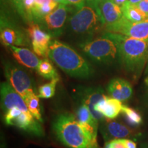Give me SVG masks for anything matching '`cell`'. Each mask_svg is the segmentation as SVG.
<instances>
[{
	"instance_id": "cell-14",
	"label": "cell",
	"mask_w": 148,
	"mask_h": 148,
	"mask_svg": "<svg viewBox=\"0 0 148 148\" xmlns=\"http://www.w3.org/2000/svg\"><path fill=\"white\" fill-rule=\"evenodd\" d=\"M101 133L106 140L112 138L120 139L131 136L132 131L124 125L111 119H106L101 123Z\"/></svg>"
},
{
	"instance_id": "cell-24",
	"label": "cell",
	"mask_w": 148,
	"mask_h": 148,
	"mask_svg": "<svg viewBox=\"0 0 148 148\" xmlns=\"http://www.w3.org/2000/svg\"><path fill=\"white\" fill-rule=\"evenodd\" d=\"M121 114L125 121L131 127H138L142 123V116L140 114L130 107L122 106Z\"/></svg>"
},
{
	"instance_id": "cell-6",
	"label": "cell",
	"mask_w": 148,
	"mask_h": 148,
	"mask_svg": "<svg viewBox=\"0 0 148 148\" xmlns=\"http://www.w3.org/2000/svg\"><path fill=\"white\" fill-rule=\"evenodd\" d=\"M0 37L2 44L9 45L27 46L29 40L27 34L12 18L1 12L0 16Z\"/></svg>"
},
{
	"instance_id": "cell-8",
	"label": "cell",
	"mask_w": 148,
	"mask_h": 148,
	"mask_svg": "<svg viewBox=\"0 0 148 148\" xmlns=\"http://www.w3.org/2000/svg\"><path fill=\"white\" fill-rule=\"evenodd\" d=\"M3 72L8 82L23 99L33 90L30 76L19 66L7 62L4 64Z\"/></svg>"
},
{
	"instance_id": "cell-30",
	"label": "cell",
	"mask_w": 148,
	"mask_h": 148,
	"mask_svg": "<svg viewBox=\"0 0 148 148\" xmlns=\"http://www.w3.org/2000/svg\"><path fill=\"white\" fill-rule=\"evenodd\" d=\"M101 0H86V4L92 7L96 10H99V4Z\"/></svg>"
},
{
	"instance_id": "cell-28",
	"label": "cell",
	"mask_w": 148,
	"mask_h": 148,
	"mask_svg": "<svg viewBox=\"0 0 148 148\" xmlns=\"http://www.w3.org/2000/svg\"><path fill=\"white\" fill-rule=\"evenodd\" d=\"M137 8L148 17V0H142L136 5Z\"/></svg>"
},
{
	"instance_id": "cell-19",
	"label": "cell",
	"mask_w": 148,
	"mask_h": 148,
	"mask_svg": "<svg viewBox=\"0 0 148 148\" xmlns=\"http://www.w3.org/2000/svg\"><path fill=\"white\" fill-rule=\"evenodd\" d=\"M122 106L121 101L106 96L96 104L95 110L102 114L106 119H113L121 113Z\"/></svg>"
},
{
	"instance_id": "cell-33",
	"label": "cell",
	"mask_w": 148,
	"mask_h": 148,
	"mask_svg": "<svg viewBox=\"0 0 148 148\" xmlns=\"http://www.w3.org/2000/svg\"><path fill=\"white\" fill-rule=\"evenodd\" d=\"M146 74L147 76L145 78V89H146V95H147V99H148V71H146Z\"/></svg>"
},
{
	"instance_id": "cell-25",
	"label": "cell",
	"mask_w": 148,
	"mask_h": 148,
	"mask_svg": "<svg viewBox=\"0 0 148 148\" xmlns=\"http://www.w3.org/2000/svg\"><path fill=\"white\" fill-rule=\"evenodd\" d=\"M59 78L51 79L49 82L42 84L38 88V97L42 99H49L53 97L56 92V86Z\"/></svg>"
},
{
	"instance_id": "cell-15",
	"label": "cell",
	"mask_w": 148,
	"mask_h": 148,
	"mask_svg": "<svg viewBox=\"0 0 148 148\" xmlns=\"http://www.w3.org/2000/svg\"><path fill=\"white\" fill-rule=\"evenodd\" d=\"M9 125H14L22 130L37 136H42L44 134V130L40 124L32 115H29L24 112L12 119Z\"/></svg>"
},
{
	"instance_id": "cell-7",
	"label": "cell",
	"mask_w": 148,
	"mask_h": 148,
	"mask_svg": "<svg viewBox=\"0 0 148 148\" xmlns=\"http://www.w3.org/2000/svg\"><path fill=\"white\" fill-rule=\"evenodd\" d=\"M70 10L71 9L68 5L60 3L37 24L52 37L60 36L64 32V27L67 23Z\"/></svg>"
},
{
	"instance_id": "cell-20",
	"label": "cell",
	"mask_w": 148,
	"mask_h": 148,
	"mask_svg": "<svg viewBox=\"0 0 148 148\" xmlns=\"http://www.w3.org/2000/svg\"><path fill=\"white\" fill-rule=\"evenodd\" d=\"M121 8L123 16L131 22L138 23L148 18L147 16L143 13L136 5H133L129 1L121 6Z\"/></svg>"
},
{
	"instance_id": "cell-21",
	"label": "cell",
	"mask_w": 148,
	"mask_h": 148,
	"mask_svg": "<svg viewBox=\"0 0 148 148\" xmlns=\"http://www.w3.org/2000/svg\"><path fill=\"white\" fill-rule=\"evenodd\" d=\"M38 95H36L34 90H31L27 94L24 100L26 103L27 108L32 115L39 122H42V118L40 113V100Z\"/></svg>"
},
{
	"instance_id": "cell-37",
	"label": "cell",
	"mask_w": 148,
	"mask_h": 148,
	"mask_svg": "<svg viewBox=\"0 0 148 148\" xmlns=\"http://www.w3.org/2000/svg\"><path fill=\"white\" fill-rule=\"evenodd\" d=\"M147 69H146V71H148V58H147Z\"/></svg>"
},
{
	"instance_id": "cell-3",
	"label": "cell",
	"mask_w": 148,
	"mask_h": 148,
	"mask_svg": "<svg viewBox=\"0 0 148 148\" xmlns=\"http://www.w3.org/2000/svg\"><path fill=\"white\" fill-rule=\"evenodd\" d=\"M56 137L69 148H99L97 137L89 133L71 113L59 115L53 124Z\"/></svg>"
},
{
	"instance_id": "cell-18",
	"label": "cell",
	"mask_w": 148,
	"mask_h": 148,
	"mask_svg": "<svg viewBox=\"0 0 148 148\" xmlns=\"http://www.w3.org/2000/svg\"><path fill=\"white\" fill-rule=\"evenodd\" d=\"M7 47L9 48L12 56L18 63L29 69H37L40 60L32 51L27 48L20 47L14 45H9Z\"/></svg>"
},
{
	"instance_id": "cell-1",
	"label": "cell",
	"mask_w": 148,
	"mask_h": 148,
	"mask_svg": "<svg viewBox=\"0 0 148 148\" xmlns=\"http://www.w3.org/2000/svg\"><path fill=\"white\" fill-rule=\"evenodd\" d=\"M48 58L70 76L89 78L94 73L91 65L69 45L53 40L49 44Z\"/></svg>"
},
{
	"instance_id": "cell-22",
	"label": "cell",
	"mask_w": 148,
	"mask_h": 148,
	"mask_svg": "<svg viewBox=\"0 0 148 148\" xmlns=\"http://www.w3.org/2000/svg\"><path fill=\"white\" fill-rule=\"evenodd\" d=\"M75 117L81 124L89 125L98 129L99 123L94 119L88 107L85 105L81 104L77 108Z\"/></svg>"
},
{
	"instance_id": "cell-35",
	"label": "cell",
	"mask_w": 148,
	"mask_h": 148,
	"mask_svg": "<svg viewBox=\"0 0 148 148\" xmlns=\"http://www.w3.org/2000/svg\"><path fill=\"white\" fill-rule=\"evenodd\" d=\"M53 1H56V2L59 3H63V4L68 5L66 0H53Z\"/></svg>"
},
{
	"instance_id": "cell-13",
	"label": "cell",
	"mask_w": 148,
	"mask_h": 148,
	"mask_svg": "<svg viewBox=\"0 0 148 148\" xmlns=\"http://www.w3.org/2000/svg\"><path fill=\"white\" fill-rule=\"evenodd\" d=\"M99 10L104 29L117 23L123 18L121 6L116 4L113 0H101Z\"/></svg>"
},
{
	"instance_id": "cell-23",
	"label": "cell",
	"mask_w": 148,
	"mask_h": 148,
	"mask_svg": "<svg viewBox=\"0 0 148 148\" xmlns=\"http://www.w3.org/2000/svg\"><path fill=\"white\" fill-rule=\"evenodd\" d=\"M36 71L40 76L47 79L59 78L58 74L51 62L48 59H43L40 61Z\"/></svg>"
},
{
	"instance_id": "cell-2",
	"label": "cell",
	"mask_w": 148,
	"mask_h": 148,
	"mask_svg": "<svg viewBox=\"0 0 148 148\" xmlns=\"http://www.w3.org/2000/svg\"><path fill=\"white\" fill-rule=\"evenodd\" d=\"M106 33L116 42L119 61L125 69L134 78L139 77L147 62L148 42L116 33Z\"/></svg>"
},
{
	"instance_id": "cell-10",
	"label": "cell",
	"mask_w": 148,
	"mask_h": 148,
	"mask_svg": "<svg viewBox=\"0 0 148 148\" xmlns=\"http://www.w3.org/2000/svg\"><path fill=\"white\" fill-rule=\"evenodd\" d=\"M27 33L30 38L34 52L39 56H48L49 44L52 38L51 35L43 30L38 24L35 23L29 24Z\"/></svg>"
},
{
	"instance_id": "cell-9",
	"label": "cell",
	"mask_w": 148,
	"mask_h": 148,
	"mask_svg": "<svg viewBox=\"0 0 148 148\" xmlns=\"http://www.w3.org/2000/svg\"><path fill=\"white\" fill-rule=\"evenodd\" d=\"M105 31L148 42V18L143 21L134 23L128 21L123 16L117 23L106 27Z\"/></svg>"
},
{
	"instance_id": "cell-12",
	"label": "cell",
	"mask_w": 148,
	"mask_h": 148,
	"mask_svg": "<svg viewBox=\"0 0 148 148\" xmlns=\"http://www.w3.org/2000/svg\"><path fill=\"white\" fill-rule=\"evenodd\" d=\"M79 99L82 104L88 107L92 116L99 123H101L106 119L102 114L95 110L96 104L106 97L104 90L99 87H86L79 92Z\"/></svg>"
},
{
	"instance_id": "cell-5",
	"label": "cell",
	"mask_w": 148,
	"mask_h": 148,
	"mask_svg": "<svg viewBox=\"0 0 148 148\" xmlns=\"http://www.w3.org/2000/svg\"><path fill=\"white\" fill-rule=\"evenodd\" d=\"M79 47L88 58L97 63L110 64L119 60L117 45L106 32L99 38L79 44Z\"/></svg>"
},
{
	"instance_id": "cell-26",
	"label": "cell",
	"mask_w": 148,
	"mask_h": 148,
	"mask_svg": "<svg viewBox=\"0 0 148 148\" xmlns=\"http://www.w3.org/2000/svg\"><path fill=\"white\" fill-rule=\"evenodd\" d=\"M22 112H22L21 110H19L18 108H16V107L10 108V110H8L6 112H5L4 122L7 125H8L9 123H10L12 119H14V118L19 116Z\"/></svg>"
},
{
	"instance_id": "cell-31",
	"label": "cell",
	"mask_w": 148,
	"mask_h": 148,
	"mask_svg": "<svg viewBox=\"0 0 148 148\" xmlns=\"http://www.w3.org/2000/svg\"><path fill=\"white\" fill-rule=\"evenodd\" d=\"M122 140H123L127 148H136V143L132 140L129 139H123V138H122Z\"/></svg>"
},
{
	"instance_id": "cell-4",
	"label": "cell",
	"mask_w": 148,
	"mask_h": 148,
	"mask_svg": "<svg viewBox=\"0 0 148 148\" xmlns=\"http://www.w3.org/2000/svg\"><path fill=\"white\" fill-rule=\"evenodd\" d=\"M66 27L70 34L81 38L82 43L92 39L99 29L103 27V24L99 11L85 4L70 15Z\"/></svg>"
},
{
	"instance_id": "cell-29",
	"label": "cell",
	"mask_w": 148,
	"mask_h": 148,
	"mask_svg": "<svg viewBox=\"0 0 148 148\" xmlns=\"http://www.w3.org/2000/svg\"><path fill=\"white\" fill-rule=\"evenodd\" d=\"M111 148H127L121 139H114L110 141Z\"/></svg>"
},
{
	"instance_id": "cell-34",
	"label": "cell",
	"mask_w": 148,
	"mask_h": 148,
	"mask_svg": "<svg viewBox=\"0 0 148 148\" xmlns=\"http://www.w3.org/2000/svg\"><path fill=\"white\" fill-rule=\"evenodd\" d=\"M142 0H128V1L130 3H132L133 5H136L138 3H139L140 1H141Z\"/></svg>"
},
{
	"instance_id": "cell-17",
	"label": "cell",
	"mask_w": 148,
	"mask_h": 148,
	"mask_svg": "<svg viewBox=\"0 0 148 148\" xmlns=\"http://www.w3.org/2000/svg\"><path fill=\"white\" fill-rule=\"evenodd\" d=\"M1 12L14 19L17 16L25 23L31 24L30 20L24 7L23 0H1Z\"/></svg>"
},
{
	"instance_id": "cell-32",
	"label": "cell",
	"mask_w": 148,
	"mask_h": 148,
	"mask_svg": "<svg viewBox=\"0 0 148 148\" xmlns=\"http://www.w3.org/2000/svg\"><path fill=\"white\" fill-rule=\"evenodd\" d=\"M114 2L117 4L119 6H122L123 5H124L125 3H127L128 1V0H113Z\"/></svg>"
},
{
	"instance_id": "cell-36",
	"label": "cell",
	"mask_w": 148,
	"mask_h": 148,
	"mask_svg": "<svg viewBox=\"0 0 148 148\" xmlns=\"http://www.w3.org/2000/svg\"><path fill=\"white\" fill-rule=\"evenodd\" d=\"M104 148H111L110 144V141L106 142V145H105V146H104Z\"/></svg>"
},
{
	"instance_id": "cell-16",
	"label": "cell",
	"mask_w": 148,
	"mask_h": 148,
	"mask_svg": "<svg viewBox=\"0 0 148 148\" xmlns=\"http://www.w3.org/2000/svg\"><path fill=\"white\" fill-rule=\"evenodd\" d=\"M107 91L111 97L123 101L131 97L132 95V87L130 82L125 79L114 78L108 83Z\"/></svg>"
},
{
	"instance_id": "cell-11",
	"label": "cell",
	"mask_w": 148,
	"mask_h": 148,
	"mask_svg": "<svg viewBox=\"0 0 148 148\" xmlns=\"http://www.w3.org/2000/svg\"><path fill=\"white\" fill-rule=\"evenodd\" d=\"M0 90L1 108L4 112H6L10 108L16 107L24 113L32 115L23 98L12 88L10 83L6 82L1 83Z\"/></svg>"
},
{
	"instance_id": "cell-27",
	"label": "cell",
	"mask_w": 148,
	"mask_h": 148,
	"mask_svg": "<svg viewBox=\"0 0 148 148\" xmlns=\"http://www.w3.org/2000/svg\"><path fill=\"white\" fill-rule=\"evenodd\" d=\"M66 1L67 4L73 6L75 10L82 8L86 3V0H66Z\"/></svg>"
}]
</instances>
